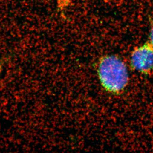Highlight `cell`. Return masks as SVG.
<instances>
[{
  "instance_id": "obj_4",
  "label": "cell",
  "mask_w": 153,
  "mask_h": 153,
  "mask_svg": "<svg viewBox=\"0 0 153 153\" xmlns=\"http://www.w3.org/2000/svg\"><path fill=\"white\" fill-rule=\"evenodd\" d=\"M149 42L153 45V26L151 28L149 35Z\"/></svg>"
},
{
  "instance_id": "obj_1",
  "label": "cell",
  "mask_w": 153,
  "mask_h": 153,
  "mask_svg": "<svg viewBox=\"0 0 153 153\" xmlns=\"http://www.w3.org/2000/svg\"><path fill=\"white\" fill-rule=\"evenodd\" d=\"M97 73L102 87L110 93L120 94L128 85L129 76L127 67L117 55L102 57L99 62Z\"/></svg>"
},
{
  "instance_id": "obj_2",
  "label": "cell",
  "mask_w": 153,
  "mask_h": 153,
  "mask_svg": "<svg viewBox=\"0 0 153 153\" xmlns=\"http://www.w3.org/2000/svg\"><path fill=\"white\" fill-rule=\"evenodd\" d=\"M131 68L145 75L153 71V45L146 42L136 47L131 53L130 59Z\"/></svg>"
},
{
  "instance_id": "obj_3",
  "label": "cell",
  "mask_w": 153,
  "mask_h": 153,
  "mask_svg": "<svg viewBox=\"0 0 153 153\" xmlns=\"http://www.w3.org/2000/svg\"><path fill=\"white\" fill-rule=\"evenodd\" d=\"M73 0H57V7L59 10L63 11L71 5Z\"/></svg>"
},
{
  "instance_id": "obj_5",
  "label": "cell",
  "mask_w": 153,
  "mask_h": 153,
  "mask_svg": "<svg viewBox=\"0 0 153 153\" xmlns=\"http://www.w3.org/2000/svg\"><path fill=\"white\" fill-rule=\"evenodd\" d=\"M3 63L0 61V75L3 70Z\"/></svg>"
}]
</instances>
